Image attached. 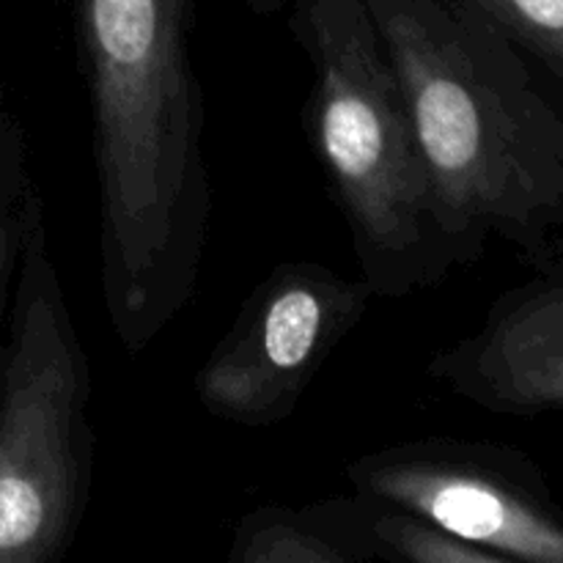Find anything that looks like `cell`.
<instances>
[{
	"mask_svg": "<svg viewBox=\"0 0 563 563\" xmlns=\"http://www.w3.org/2000/svg\"><path fill=\"white\" fill-rule=\"evenodd\" d=\"M36 192L38 187L33 185L31 176L25 130L11 110L5 93L0 91V355L5 344L22 225H25L27 207Z\"/></svg>",
	"mask_w": 563,
	"mask_h": 563,
	"instance_id": "30bf717a",
	"label": "cell"
},
{
	"mask_svg": "<svg viewBox=\"0 0 563 563\" xmlns=\"http://www.w3.org/2000/svg\"><path fill=\"white\" fill-rule=\"evenodd\" d=\"M531 264V278L495 297L484 322L427 366L451 394L498 416L563 412V240Z\"/></svg>",
	"mask_w": 563,
	"mask_h": 563,
	"instance_id": "52a82bcc",
	"label": "cell"
},
{
	"mask_svg": "<svg viewBox=\"0 0 563 563\" xmlns=\"http://www.w3.org/2000/svg\"><path fill=\"white\" fill-rule=\"evenodd\" d=\"M229 563L374 561L366 537V498H324L308 506H258L236 520Z\"/></svg>",
	"mask_w": 563,
	"mask_h": 563,
	"instance_id": "ba28073f",
	"label": "cell"
},
{
	"mask_svg": "<svg viewBox=\"0 0 563 563\" xmlns=\"http://www.w3.org/2000/svg\"><path fill=\"white\" fill-rule=\"evenodd\" d=\"M91 361L31 198L0 355V563H53L80 533L97 434Z\"/></svg>",
	"mask_w": 563,
	"mask_h": 563,
	"instance_id": "277c9868",
	"label": "cell"
},
{
	"mask_svg": "<svg viewBox=\"0 0 563 563\" xmlns=\"http://www.w3.org/2000/svg\"><path fill=\"white\" fill-rule=\"evenodd\" d=\"M366 537L374 561L506 563L500 555L454 537L416 511L374 498H366Z\"/></svg>",
	"mask_w": 563,
	"mask_h": 563,
	"instance_id": "9c48e42d",
	"label": "cell"
},
{
	"mask_svg": "<svg viewBox=\"0 0 563 563\" xmlns=\"http://www.w3.org/2000/svg\"><path fill=\"white\" fill-rule=\"evenodd\" d=\"M451 231L528 262L563 231V88L460 0H363Z\"/></svg>",
	"mask_w": 563,
	"mask_h": 563,
	"instance_id": "7a4b0ae2",
	"label": "cell"
},
{
	"mask_svg": "<svg viewBox=\"0 0 563 563\" xmlns=\"http://www.w3.org/2000/svg\"><path fill=\"white\" fill-rule=\"evenodd\" d=\"M91 113L99 284L141 355L192 302L212 225L196 0H71Z\"/></svg>",
	"mask_w": 563,
	"mask_h": 563,
	"instance_id": "6da1fadb",
	"label": "cell"
},
{
	"mask_svg": "<svg viewBox=\"0 0 563 563\" xmlns=\"http://www.w3.org/2000/svg\"><path fill=\"white\" fill-rule=\"evenodd\" d=\"M563 88V0H460Z\"/></svg>",
	"mask_w": 563,
	"mask_h": 563,
	"instance_id": "8fae6325",
	"label": "cell"
},
{
	"mask_svg": "<svg viewBox=\"0 0 563 563\" xmlns=\"http://www.w3.org/2000/svg\"><path fill=\"white\" fill-rule=\"evenodd\" d=\"M245 3L251 5L256 14H273V11L284 3V0H245Z\"/></svg>",
	"mask_w": 563,
	"mask_h": 563,
	"instance_id": "7c38bea8",
	"label": "cell"
},
{
	"mask_svg": "<svg viewBox=\"0 0 563 563\" xmlns=\"http://www.w3.org/2000/svg\"><path fill=\"white\" fill-rule=\"evenodd\" d=\"M372 302L361 275L319 262L275 264L203 357L192 383L198 405L234 427H278Z\"/></svg>",
	"mask_w": 563,
	"mask_h": 563,
	"instance_id": "5b68a950",
	"label": "cell"
},
{
	"mask_svg": "<svg viewBox=\"0 0 563 563\" xmlns=\"http://www.w3.org/2000/svg\"><path fill=\"white\" fill-rule=\"evenodd\" d=\"M311 64L306 124L374 300H405L476 262L451 231L410 108L363 0H295Z\"/></svg>",
	"mask_w": 563,
	"mask_h": 563,
	"instance_id": "3957f363",
	"label": "cell"
},
{
	"mask_svg": "<svg viewBox=\"0 0 563 563\" xmlns=\"http://www.w3.org/2000/svg\"><path fill=\"white\" fill-rule=\"evenodd\" d=\"M366 498L427 517L506 563H563V506L520 451L429 438L368 451L346 465Z\"/></svg>",
	"mask_w": 563,
	"mask_h": 563,
	"instance_id": "8992f818",
	"label": "cell"
}]
</instances>
